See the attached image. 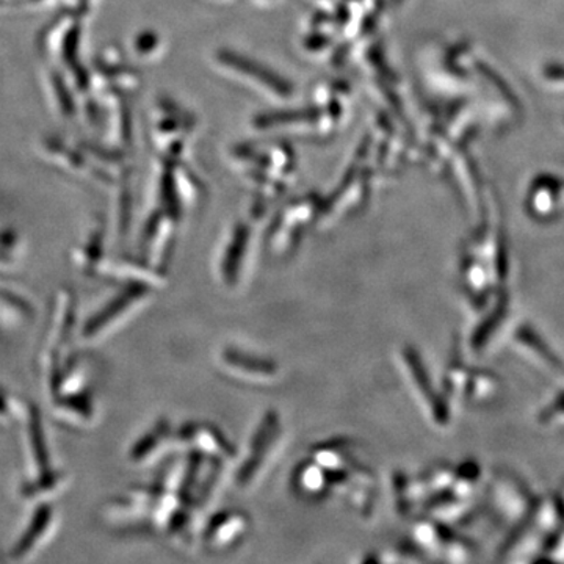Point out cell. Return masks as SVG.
<instances>
[{"label": "cell", "mask_w": 564, "mask_h": 564, "mask_svg": "<svg viewBox=\"0 0 564 564\" xmlns=\"http://www.w3.org/2000/svg\"><path fill=\"white\" fill-rule=\"evenodd\" d=\"M562 522L563 516L556 499L534 500L500 549V556L508 562H534L547 538Z\"/></svg>", "instance_id": "1"}, {"label": "cell", "mask_w": 564, "mask_h": 564, "mask_svg": "<svg viewBox=\"0 0 564 564\" xmlns=\"http://www.w3.org/2000/svg\"><path fill=\"white\" fill-rule=\"evenodd\" d=\"M150 285L131 282L124 292L111 300L104 306V310L87 322L84 328L85 340L87 343L101 340L102 337L109 336L115 329L120 328L122 323L128 322L147 303V300L150 299Z\"/></svg>", "instance_id": "2"}, {"label": "cell", "mask_w": 564, "mask_h": 564, "mask_svg": "<svg viewBox=\"0 0 564 564\" xmlns=\"http://www.w3.org/2000/svg\"><path fill=\"white\" fill-rule=\"evenodd\" d=\"M445 383L454 397H462L466 402H488L499 392L500 381L496 375L485 370H474L463 364H455L445 375Z\"/></svg>", "instance_id": "3"}, {"label": "cell", "mask_w": 564, "mask_h": 564, "mask_svg": "<svg viewBox=\"0 0 564 564\" xmlns=\"http://www.w3.org/2000/svg\"><path fill=\"white\" fill-rule=\"evenodd\" d=\"M494 507L505 521L518 522L529 511L532 499L521 481L511 475H499L492 485Z\"/></svg>", "instance_id": "4"}, {"label": "cell", "mask_w": 564, "mask_h": 564, "mask_svg": "<svg viewBox=\"0 0 564 564\" xmlns=\"http://www.w3.org/2000/svg\"><path fill=\"white\" fill-rule=\"evenodd\" d=\"M248 530H250V519L242 511H225L212 519L204 534L206 538L204 541L214 551H225L239 544Z\"/></svg>", "instance_id": "5"}, {"label": "cell", "mask_w": 564, "mask_h": 564, "mask_svg": "<svg viewBox=\"0 0 564 564\" xmlns=\"http://www.w3.org/2000/svg\"><path fill=\"white\" fill-rule=\"evenodd\" d=\"M221 364L234 377L251 383H267L278 377V367L273 362L236 350L223 352Z\"/></svg>", "instance_id": "6"}, {"label": "cell", "mask_w": 564, "mask_h": 564, "mask_svg": "<svg viewBox=\"0 0 564 564\" xmlns=\"http://www.w3.org/2000/svg\"><path fill=\"white\" fill-rule=\"evenodd\" d=\"M516 343L522 350L529 352L533 361L540 362L545 372L554 375L555 380L564 384V362L532 326L524 325L519 328L516 333Z\"/></svg>", "instance_id": "7"}, {"label": "cell", "mask_w": 564, "mask_h": 564, "mask_svg": "<svg viewBox=\"0 0 564 564\" xmlns=\"http://www.w3.org/2000/svg\"><path fill=\"white\" fill-rule=\"evenodd\" d=\"M278 437H280V423H278V417L270 415L265 423H263L262 429L259 430L258 436H256L254 443H252L250 456H248L242 470L239 473L240 484L248 485L254 480L262 463L272 454L270 451H272Z\"/></svg>", "instance_id": "8"}, {"label": "cell", "mask_w": 564, "mask_h": 564, "mask_svg": "<svg viewBox=\"0 0 564 564\" xmlns=\"http://www.w3.org/2000/svg\"><path fill=\"white\" fill-rule=\"evenodd\" d=\"M417 541L426 547H432L437 554L444 555L445 560H458V562H467L473 556V547L463 540L456 538L452 532H443L441 527L436 525H421L417 530Z\"/></svg>", "instance_id": "9"}, {"label": "cell", "mask_w": 564, "mask_h": 564, "mask_svg": "<svg viewBox=\"0 0 564 564\" xmlns=\"http://www.w3.org/2000/svg\"><path fill=\"white\" fill-rule=\"evenodd\" d=\"M404 361H406L411 378H413V381L417 384L419 393H421L422 399L430 402V413H432L434 422L441 423V425H447L448 421H451V414H448L447 406H445L443 399L434 393L432 381H430L429 375H425V369H423L419 356L415 355L414 350H406V352H404Z\"/></svg>", "instance_id": "10"}, {"label": "cell", "mask_w": 564, "mask_h": 564, "mask_svg": "<svg viewBox=\"0 0 564 564\" xmlns=\"http://www.w3.org/2000/svg\"><path fill=\"white\" fill-rule=\"evenodd\" d=\"M181 440L192 444V447L196 448L199 454L209 455L214 459H229L234 456L228 441L210 426L191 425V429H185L181 433Z\"/></svg>", "instance_id": "11"}, {"label": "cell", "mask_w": 564, "mask_h": 564, "mask_svg": "<svg viewBox=\"0 0 564 564\" xmlns=\"http://www.w3.org/2000/svg\"><path fill=\"white\" fill-rule=\"evenodd\" d=\"M54 514V510L50 507H40V510H36L28 532L22 534L21 540L11 551L14 558H25V556L33 554V551H36V547H40L41 544L46 543L52 529L55 527Z\"/></svg>", "instance_id": "12"}, {"label": "cell", "mask_w": 564, "mask_h": 564, "mask_svg": "<svg viewBox=\"0 0 564 564\" xmlns=\"http://www.w3.org/2000/svg\"><path fill=\"white\" fill-rule=\"evenodd\" d=\"M28 452L29 462L33 469L43 475L50 473V454H47L46 437H44L43 425L40 415L35 410L29 411L28 415Z\"/></svg>", "instance_id": "13"}, {"label": "cell", "mask_w": 564, "mask_h": 564, "mask_svg": "<svg viewBox=\"0 0 564 564\" xmlns=\"http://www.w3.org/2000/svg\"><path fill=\"white\" fill-rule=\"evenodd\" d=\"M55 417L66 425H88L95 417V406L90 395H73L55 404Z\"/></svg>", "instance_id": "14"}, {"label": "cell", "mask_w": 564, "mask_h": 564, "mask_svg": "<svg viewBox=\"0 0 564 564\" xmlns=\"http://www.w3.org/2000/svg\"><path fill=\"white\" fill-rule=\"evenodd\" d=\"M508 300L500 293L496 299L491 314L481 322L480 328L475 332L473 337V345L475 350H481L486 344L491 340L492 334L497 332L500 323H503L505 315H507Z\"/></svg>", "instance_id": "15"}, {"label": "cell", "mask_w": 564, "mask_h": 564, "mask_svg": "<svg viewBox=\"0 0 564 564\" xmlns=\"http://www.w3.org/2000/svg\"><path fill=\"white\" fill-rule=\"evenodd\" d=\"M170 437V429L166 423L155 426L152 432L144 434L143 437L132 448V458L137 463L147 462V459L154 458L155 455L161 454V448L165 445L166 440Z\"/></svg>", "instance_id": "16"}, {"label": "cell", "mask_w": 564, "mask_h": 564, "mask_svg": "<svg viewBox=\"0 0 564 564\" xmlns=\"http://www.w3.org/2000/svg\"><path fill=\"white\" fill-rule=\"evenodd\" d=\"M534 562L564 563V521L547 538Z\"/></svg>", "instance_id": "17"}, {"label": "cell", "mask_w": 564, "mask_h": 564, "mask_svg": "<svg viewBox=\"0 0 564 564\" xmlns=\"http://www.w3.org/2000/svg\"><path fill=\"white\" fill-rule=\"evenodd\" d=\"M22 404L10 393L0 391V422L10 423L20 417Z\"/></svg>", "instance_id": "18"}, {"label": "cell", "mask_w": 564, "mask_h": 564, "mask_svg": "<svg viewBox=\"0 0 564 564\" xmlns=\"http://www.w3.org/2000/svg\"><path fill=\"white\" fill-rule=\"evenodd\" d=\"M543 425H564V392L541 413Z\"/></svg>", "instance_id": "19"}, {"label": "cell", "mask_w": 564, "mask_h": 564, "mask_svg": "<svg viewBox=\"0 0 564 564\" xmlns=\"http://www.w3.org/2000/svg\"><path fill=\"white\" fill-rule=\"evenodd\" d=\"M544 76L551 80H564V66L551 63V65L545 66Z\"/></svg>", "instance_id": "20"}, {"label": "cell", "mask_w": 564, "mask_h": 564, "mask_svg": "<svg viewBox=\"0 0 564 564\" xmlns=\"http://www.w3.org/2000/svg\"><path fill=\"white\" fill-rule=\"evenodd\" d=\"M556 502H558L560 511H562L563 521H564V491L556 497Z\"/></svg>", "instance_id": "21"}]
</instances>
